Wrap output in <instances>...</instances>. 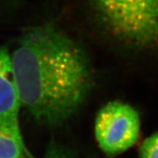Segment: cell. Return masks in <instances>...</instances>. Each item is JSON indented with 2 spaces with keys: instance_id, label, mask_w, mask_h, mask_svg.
Segmentation results:
<instances>
[{
  "instance_id": "3",
  "label": "cell",
  "mask_w": 158,
  "mask_h": 158,
  "mask_svg": "<svg viewBox=\"0 0 158 158\" xmlns=\"http://www.w3.org/2000/svg\"><path fill=\"white\" fill-rule=\"evenodd\" d=\"M140 130V116L128 104L109 102L96 116V141L103 152L109 156L122 153L133 146L138 140Z\"/></svg>"
},
{
  "instance_id": "4",
  "label": "cell",
  "mask_w": 158,
  "mask_h": 158,
  "mask_svg": "<svg viewBox=\"0 0 158 158\" xmlns=\"http://www.w3.org/2000/svg\"><path fill=\"white\" fill-rule=\"evenodd\" d=\"M21 103L15 82L11 58L5 47H0V128L22 137L19 123Z\"/></svg>"
},
{
  "instance_id": "2",
  "label": "cell",
  "mask_w": 158,
  "mask_h": 158,
  "mask_svg": "<svg viewBox=\"0 0 158 158\" xmlns=\"http://www.w3.org/2000/svg\"><path fill=\"white\" fill-rule=\"evenodd\" d=\"M114 38L138 49H158V0H91Z\"/></svg>"
},
{
  "instance_id": "5",
  "label": "cell",
  "mask_w": 158,
  "mask_h": 158,
  "mask_svg": "<svg viewBox=\"0 0 158 158\" xmlns=\"http://www.w3.org/2000/svg\"><path fill=\"white\" fill-rule=\"evenodd\" d=\"M27 154L23 137L0 128V158H23Z\"/></svg>"
},
{
  "instance_id": "1",
  "label": "cell",
  "mask_w": 158,
  "mask_h": 158,
  "mask_svg": "<svg viewBox=\"0 0 158 158\" xmlns=\"http://www.w3.org/2000/svg\"><path fill=\"white\" fill-rule=\"evenodd\" d=\"M10 58L21 105L40 123L63 124L88 96L92 74L85 52L50 24L25 32Z\"/></svg>"
},
{
  "instance_id": "6",
  "label": "cell",
  "mask_w": 158,
  "mask_h": 158,
  "mask_svg": "<svg viewBox=\"0 0 158 158\" xmlns=\"http://www.w3.org/2000/svg\"><path fill=\"white\" fill-rule=\"evenodd\" d=\"M140 158H158V132L143 141L140 148Z\"/></svg>"
},
{
  "instance_id": "7",
  "label": "cell",
  "mask_w": 158,
  "mask_h": 158,
  "mask_svg": "<svg viewBox=\"0 0 158 158\" xmlns=\"http://www.w3.org/2000/svg\"><path fill=\"white\" fill-rule=\"evenodd\" d=\"M45 158H72L70 156L58 148L51 149Z\"/></svg>"
}]
</instances>
